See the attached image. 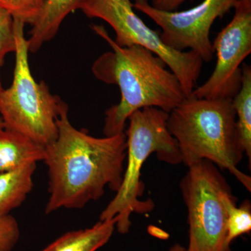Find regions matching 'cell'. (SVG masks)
Returning a JSON list of instances; mask_svg holds the SVG:
<instances>
[{
  "mask_svg": "<svg viewBox=\"0 0 251 251\" xmlns=\"http://www.w3.org/2000/svg\"><path fill=\"white\" fill-rule=\"evenodd\" d=\"M167 125L186 166L208 160L227 170L251 191V176L237 168L244 152L232 99L188 97L170 112Z\"/></svg>",
  "mask_w": 251,
  "mask_h": 251,
  "instance_id": "3957f363",
  "label": "cell"
},
{
  "mask_svg": "<svg viewBox=\"0 0 251 251\" xmlns=\"http://www.w3.org/2000/svg\"><path fill=\"white\" fill-rule=\"evenodd\" d=\"M237 0H203L185 11H166L153 8L148 0H134L133 6L161 28L160 36L168 47L179 52L186 50L198 54L203 62L214 57L210 30L217 18L234 9Z\"/></svg>",
  "mask_w": 251,
  "mask_h": 251,
  "instance_id": "ba28073f",
  "label": "cell"
},
{
  "mask_svg": "<svg viewBox=\"0 0 251 251\" xmlns=\"http://www.w3.org/2000/svg\"><path fill=\"white\" fill-rule=\"evenodd\" d=\"M248 1H251V0H248Z\"/></svg>",
  "mask_w": 251,
  "mask_h": 251,
  "instance_id": "7402d4cb",
  "label": "cell"
},
{
  "mask_svg": "<svg viewBox=\"0 0 251 251\" xmlns=\"http://www.w3.org/2000/svg\"><path fill=\"white\" fill-rule=\"evenodd\" d=\"M69 107H61L57 139L46 147L49 168V201L46 214L59 209H80L103 197L108 186L117 192L121 186L126 158L125 132L96 138L77 130L69 118Z\"/></svg>",
  "mask_w": 251,
  "mask_h": 251,
  "instance_id": "6da1fadb",
  "label": "cell"
},
{
  "mask_svg": "<svg viewBox=\"0 0 251 251\" xmlns=\"http://www.w3.org/2000/svg\"><path fill=\"white\" fill-rule=\"evenodd\" d=\"M16 50L14 17L0 6V68L4 66L6 54L16 52Z\"/></svg>",
  "mask_w": 251,
  "mask_h": 251,
  "instance_id": "e0dca14e",
  "label": "cell"
},
{
  "mask_svg": "<svg viewBox=\"0 0 251 251\" xmlns=\"http://www.w3.org/2000/svg\"><path fill=\"white\" fill-rule=\"evenodd\" d=\"M78 9L87 17L108 23L119 46H142L160 57L177 77L186 98L191 97L201 75L202 59L193 51L179 52L166 45L160 33L137 15L130 0H83Z\"/></svg>",
  "mask_w": 251,
  "mask_h": 251,
  "instance_id": "52a82bcc",
  "label": "cell"
},
{
  "mask_svg": "<svg viewBox=\"0 0 251 251\" xmlns=\"http://www.w3.org/2000/svg\"><path fill=\"white\" fill-rule=\"evenodd\" d=\"M20 237L19 224L14 216H0V251H12Z\"/></svg>",
  "mask_w": 251,
  "mask_h": 251,
  "instance_id": "ac0fdd59",
  "label": "cell"
},
{
  "mask_svg": "<svg viewBox=\"0 0 251 251\" xmlns=\"http://www.w3.org/2000/svg\"><path fill=\"white\" fill-rule=\"evenodd\" d=\"M227 241L229 244L242 234L251 230V207L249 201H246L240 206L236 202L229 206L227 221Z\"/></svg>",
  "mask_w": 251,
  "mask_h": 251,
  "instance_id": "9a60e30c",
  "label": "cell"
},
{
  "mask_svg": "<svg viewBox=\"0 0 251 251\" xmlns=\"http://www.w3.org/2000/svg\"><path fill=\"white\" fill-rule=\"evenodd\" d=\"M188 210L187 251H233L227 241L229 206L236 202L231 188L214 163L202 160L188 167L180 183Z\"/></svg>",
  "mask_w": 251,
  "mask_h": 251,
  "instance_id": "8992f818",
  "label": "cell"
},
{
  "mask_svg": "<svg viewBox=\"0 0 251 251\" xmlns=\"http://www.w3.org/2000/svg\"><path fill=\"white\" fill-rule=\"evenodd\" d=\"M46 148L0 125V174L27 163L44 161Z\"/></svg>",
  "mask_w": 251,
  "mask_h": 251,
  "instance_id": "8fae6325",
  "label": "cell"
},
{
  "mask_svg": "<svg viewBox=\"0 0 251 251\" xmlns=\"http://www.w3.org/2000/svg\"><path fill=\"white\" fill-rule=\"evenodd\" d=\"M91 28L112 49L94 62L92 73L104 83L118 86L121 93L119 103L105 112V136L125 132L136 110L155 107L170 113L186 99L177 77L156 54L140 46H119L102 25Z\"/></svg>",
  "mask_w": 251,
  "mask_h": 251,
  "instance_id": "7a4b0ae2",
  "label": "cell"
},
{
  "mask_svg": "<svg viewBox=\"0 0 251 251\" xmlns=\"http://www.w3.org/2000/svg\"><path fill=\"white\" fill-rule=\"evenodd\" d=\"M170 251H187V250L184 247H181L179 244H176L171 247Z\"/></svg>",
  "mask_w": 251,
  "mask_h": 251,
  "instance_id": "ffe728a7",
  "label": "cell"
},
{
  "mask_svg": "<svg viewBox=\"0 0 251 251\" xmlns=\"http://www.w3.org/2000/svg\"><path fill=\"white\" fill-rule=\"evenodd\" d=\"M169 113L155 107H146L128 117L126 135V168L116 196L102 211L99 221L117 219L120 233L129 231L132 213L145 214L154 208L151 200L141 201L144 184L140 181L141 171L147 158L156 153L160 161L171 165L182 163L176 140L168 129Z\"/></svg>",
  "mask_w": 251,
  "mask_h": 251,
  "instance_id": "277c9868",
  "label": "cell"
},
{
  "mask_svg": "<svg viewBox=\"0 0 251 251\" xmlns=\"http://www.w3.org/2000/svg\"><path fill=\"white\" fill-rule=\"evenodd\" d=\"M117 219L99 221L90 228L70 231L41 251H97L111 238Z\"/></svg>",
  "mask_w": 251,
  "mask_h": 251,
  "instance_id": "7c38bea8",
  "label": "cell"
},
{
  "mask_svg": "<svg viewBox=\"0 0 251 251\" xmlns=\"http://www.w3.org/2000/svg\"><path fill=\"white\" fill-rule=\"evenodd\" d=\"M46 0H0V6L13 17L32 25L44 7Z\"/></svg>",
  "mask_w": 251,
  "mask_h": 251,
  "instance_id": "2e32d148",
  "label": "cell"
},
{
  "mask_svg": "<svg viewBox=\"0 0 251 251\" xmlns=\"http://www.w3.org/2000/svg\"><path fill=\"white\" fill-rule=\"evenodd\" d=\"M242 86L232 99L236 113L239 142L243 151L251 162V67L244 64L242 68Z\"/></svg>",
  "mask_w": 251,
  "mask_h": 251,
  "instance_id": "5bb4252c",
  "label": "cell"
},
{
  "mask_svg": "<svg viewBox=\"0 0 251 251\" xmlns=\"http://www.w3.org/2000/svg\"><path fill=\"white\" fill-rule=\"evenodd\" d=\"M2 84H1V73H0V90L2 89ZM3 122L2 120H1V117H0V125H2Z\"/></svg>",
  "mask_w": 251,
  "mask_h": 251,
  "instance_id": "44dd1931",
  "label": "cell"
},
{
  "mask_svg": "<svg viewBox=\"0 0 251 251\" xmlns=\"http://www.w3.org/2000/svg\"><path fill=\"white\" fill-rule=\"evenodd\" d=\"M83 0H46L44 7L29 31L28 49L38 52L45 43L57 35L61 25L68 15L79 9Z\"/></svg>",
  "mask_w": 251,
  "mask_h": 251,
  "instance_id": "30bf717a",
  "label": "cell"
},
{
  "mask_svg": "<svg viewBox=\"0 0 251 251\" xmlns=\"http://www.w3.org/2000/svg\"><path fill=\"white\" fill-rule=\"evenodd\" d=\"M187 0H151L150 4L161 11H177L180 6Z\"/></svg>",
  "mask_w": 251,
  "mask_h": 251,
  "instance_id": "d6986e66",
  "label": "cell"
},
{
  "mask_svg": "<svg viewBox=\"0 0 251 251\" xmlns=\"http://www.w3.org/2000/svg\"><path fill=\"white\" fill-rule=\"evenodd\" d=\"M16 63L11 87L0 90V115L4 126L39 144L49 146L58 135L57 120L64 103L50 92L46 82H37L28 59L25 23L14 18Z\"/></svg>",
  "mask_w": 251,
  "mask_h": 251,
  "instance_id": "5b68a950",
  "label": "cell"
},
{
  "mask_svg": "<svg viewBox=\"0 0 251 251\" xmlns=\"http://www.w3.org/2000/svg\"><path fill=\"white\" fill-rule=\"evenodd\" d=\"M230 22L212 43L217 61L208 80L191 97L218 100L232 99L242 86L241 65L251 52V1L237 0Z\"/></svg>",
  "mask_w": 251,
  "mask_h": 251,
  "instance_id": "9c48e42d",
  "label": "cell"
},
{
  "mask_svg": "<svg viewBox=\"0 0 251 251\" xmlns=\"http://www.w3.org/2000/svg\"><path fill=\"white\" fill-rule=\"evenodd\" d=\"M36 163H27L0 174V216L9 215L25 201L34 186Z\"/></svg>",
  "mask_w": 251,
  "mask_h": 251,
  "instance_id": "4fadbf2b",
  "label": "cell"
}]
</instances>
